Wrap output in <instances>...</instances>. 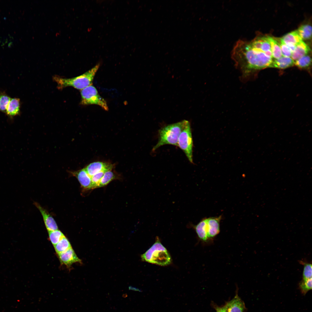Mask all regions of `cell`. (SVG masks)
Here are the masks:
<instances>
[{"label": "cell", "instance_id": "cell-1", "mask_svg": "<svg viewBox=\"0 0 312 312\" xmlns=\"http://www.w3.org/2000/svg\"><path fill=\"white\" fill-rule=\"evenodd\" d=\"M231 57L243 78L247 77L256 70L270 67L273 60L262 51L252 48L249 42L241 40L234 47Z\"/></svg>", "mask_w": 312, "mask_h": 312}, {"label": "cell", "instance_id": "cell-2", "mask_svg": "<svg viewBox=\"0 0 312 312\" xmlns=\"http://www.w3.org/2000/svg\"><path fill=\"white\" fill-rule=\"evenodd\" d=\"M100 65V63H99L87 72L75 77L67 79L55 76L53 77V79L57 83L59 88L72 86L77 89L82 90L92 84L95 75Z\"/></svg>", "mask_w": 312, "mask_h": 312}, {"label": "cell", "instance_id": "cell-3", "mask_svg": "<svg viewBox=\"0 0 312 312\" xmlns=\"http://www.w3.org/2000/svg\"><path fill=\"white\" fill-rule=\"evenodd\" d=\"M186 121L184 120L168 125L160 129L158 132V141L152 151H155L166 144L177 146L179 138Z\"/></svg>", "mask_w": 312, "mask_h": 312}, {"label": "cell", "instance_id": "cell-4", "mask_svg": "<svg viewBox=\"0 0 312 312\" xmlns=\"http://www.w3.org/2000/svg\"><path fill=\"white\" fill-rule=\"evenodd\" d=\"M141 257L143 261L161 266L168 265L172 261L170 255L158 238L154 244Z\"/></svg>", "mask_w": 312, "mask_h": 312}, {"label": "cell", "instance_id": "cell-5", "mask_svg": "<svg viewBox=\"0 0 312 312\" xmlns=\"http://www.w3.org/2000/svg\"><path fill=\"white\" fill-rule=\"evenodd\" d=\"M177 146L183 151L190 162L193 163V140L190 123L187 120L179 136Z\"/></svg>", "mask_w": 312, "mask_h": 312}, {"label": "cell", "instance_id": "cell-6", "mask_svg": "<svg viewBox=\"0 0 312 312\" xmlns=\"http://www.w3.org/2000/svg\"><path fill=\"white\" fill-rule=\"evenodd\" d=\"M81 104L83 105H96L105 110L108 107L106 101L99 94L96 88L91 85L81 91Z\"/></svg>", "mask_w": 312, "mask_h": 312}, {"label": "cell", "instance_id": "cell-7", "mask_svg": "<svg viewBox=\"0 0 312 312\" xmlns=\"http://www.w3.org/2000/svg\"><path fill=\"white\" fill-rule=\"evenodd\" d=\"M222 216L207 218V228L208 238L210 241L213 239L220 232V222Z\"/></svg>", "mask_w": 312, "mask_h": 312}, {"label": "cell", "instance_id": "cell-8", "mask_svg": "<svg viewBox=\"0 0 312 312\" xmlns=\"http://www.w3.org/2000/svg\"><path fill=\"white\" fill-rule=\"evenodd\" d=\"M58 255L61 263L68 267L75 263H82L81 260L78 257L72 248Z\"/></svg>", "mask_w": 312, "mask_h": 312}, {"label": "cell", "instance_id": "cell-9", "mask_svg": "<svg viewBox=\"0 0 312 312\" xmlns=\"http://www.w3.org/2000/svg\"><path fill=\"white\" fill-rule=\"evenodd\" d=\"M70 173L76 178L83 189L86 190L92 189L91 177L85 168L70 172Z\"/></svg>", "mask_w": 312, "mask_h": 312}, {"label": "cell", "instance_id": "cell-10", "mask_svg": "<svg viewBox=\"0 0 312 312\" xmlns=\"http://www.w3.org/2000/svg\"><path fill=\"white\" fill-rule=\"evenodd\" d=\"M34 204L41 213L48 232L58 230V226L55 221L49 213L38 203L35 202Z\"/></svg>", "mask_w": 312, "mask_h": 312}, {"label": "cell", "instance_id": "cell-11", "mask_svg": "<svg viewBox=\"0 0 312 312\" xmlns=\"http://www.w3.org/2000/svg\"><path fill=\"white\" fill-rule=\"evenodd\" d=\"M224 305L226 312H244L246 310L245 304L237 294Z\"/></svg>", "mask_w": 312, "mask_h": 312}, {"label": "cell", "instance_id": "cell-12", "mask_svg": "<svg viewBox=\"0 0 312 312\" xmlns=\"http://www.w3.org/2000/svg\"><path fill=\"white\" fill-rule=\"evenodd\" d=\"M113 166V165L111 164L97 161L90 164L84 168L91 177L94 174L101 171L112 170Z\"/></svg>", "mask_w": 312, "mask_h": 312}, {"label": "cell", "instance_id": "cell-13", "mask_svg": "<svg viewBox=\"0 0 312 312\" xmlns=\"http://www.w3.org/2000/svg\"><path fill=\"white\" fill-rule=\"evenodd\" d=\"M281 38L289 47L292 52L294 50L296 46L302 41V39L297 30L287 34Z\"/></svg>", "mask_w": 312, "mask_h": 312}, {"label": "cell", "instance_id": "cell-14", "mask_svg": "<svg viewBox=\"0 0 312 312\" xmlns=\"http://www.w3.org/2000/svg\"><path fill=\"white\" fill-rule=\"evenodd\" d=\"M206 218L202 219L197 224L193 225L200 240L204 243H208L210 242L207 235Z\"/></svg>", "mask_w": 312, "mask_h": 312}, {"label": "cell", "instance_id": "cell-15", "mask_svg": "<svg viewBox=\"0 0 312 312\" xmlns=\"http://www.w3.org/2000/svg\"><path fill=\"white\" fill-rule=\"evenodd\" d=\"M310 51L309 47L303 41L296 46L292 52L291 58L295 61L302 57L308 54Z\"/></svg>", "mask_w": 312, "mask_h": 312}, {"label": "cell", "instance_id": "cell-16", "mask_svg": "<svg viewBox=\"0 0 312 312\" xmlns=\"http://www.w3.org/2000/svg\"><path fill=\"white\" fill-rule=\"evenodd\" d=\"M294 63L291 57L282 56L278 59L273 60L270 67L284 69L293 66Z\"/></svg>", "mask_w": 312, "mask_h": 312}, {"label": "cell", "instance_id": "cell-17", "mask_svg": "<svg viewBox=\"0 0 312 312\" xmlns=\"http://www.w3.org/2000/svg\"><path fill=\"white\" fill-rule=\"evenodd\" d=\"M20 101L18 98L11 99L8 105L6 112L7 115L12 117L18 115L20 113Z\"/></svg>", "mask_w": 312, "mask_h": 312}, {"label": "cell", "instance_id": "cell-18", "mask_svg": "<svg viewBox=\"0 0 312 312\" xmlns=\"http://www.w3.org/2000/svg\"><path fill=\"white\" fill-rule=\"evenodd\" d=\"M271 43L272 57L273 60L278 59L282 56L281 47L277 40L268 36Z\"/></svg>", "mask_w": 312, "mask_h": 312}, {"label": "cell", "instance_id": "cell-19", "mask_svg": "<svg viewBox=\"0 0 312 312\" xmlns=\"http://www.w3.org/2000/svg\"><path fill=\"white\" fill-rule=\"evenodd\" d=\"M54 246L57 255L72 248L70 242L65 236L63 237Z\"/></svg>", "mask_w": 312, "mask_h": 312}, {"label": "cell", "instance_id": "cell-20", "mask_svg": "<svg viewBox=\"0 0 312 312\" xmlns=\"http://www.w3.org/2000/svg\"><path fill=\"white\" fill-rule=\"evenodd\" d=\"M302 40L310 39L312 36V27L308 24L301 26L297 30Z\"/></svg>", "mask_w": 312, "mask_h": 312}, {"label": "cell", "instance_id": "cell-21", "mask_svg": "<svg viewBox=\"0 0 312 312\" xmlns=\"http://www.w3.org/2000/svg\"><path fill=\"white\" fill-rule=\"evenodd\" d=\"M117 178L115 173L112 170L106 171L102 178L99 185V187H103L108 184L112 181Z\"/></svg>", "mask_w": 312, "mask_h": 312}, {"label": "cell", "instance_id": "cell-22", "mask_svg": "<svg viewBox=\"0 0 312 312\" xmlns=\"http://www.w3.org/2000/svg\"><path fill=\"white\" fill-rule=\"evenodd\" d=\"M294 64L300 68L305 69L309 67L311 63V58L308 54L304 56L294 62Z\"/></svg>", "mask_w": 312, "mask_h": 312}, {"label": "cell", "instance_id": "cell-23", "mask_svg": "<svg viewBox=\"0 0 312 312\" xmlns=\"http://www.w3.org/2000/svg\"><path fill=\"white\" fill-rule=\"evenodd\" d=\"M48 233L49 239L53 246L65 236L58 229L49 232Z\"/></svg>", "mask_w": 312, "mask_h": 312}, {"label": "cell", "instance_id": "cell-24", "mask_svg": "<svg viewBox=\"0 0 312 312\" xmlns=\"http://www.w3.org/2000/svg\"><path fill=\"white\" fill-rule=\"evenodd\" d=\"M299 263L304 265L302 279L307 280L312 278V265L311 263L300 261Z\"/></svg>", "mask_w": 312, "mask_h": 312}, {"label": "cell", "instance_id": "cell-25", "mask_svg": "<svg viewBox=\"0 0 312 312\" xmlns=\"http://www.w3.org/2000/svg\"><path fill=\"white\" fill-rule=\"evenodd\" d=\"M299 287L302 293L305 295L312 289V278L307 280H303L299 284Z\"/></svg>", "mask_w": 312, "mask_h": 312}, {"label": "cell", "instance_id": "cell-26", "mask_svg": "<svg viewBox=\"0 0 312 312\" xmlns=\"http://www.w3.org/2000/svg\"><path fill=\"white\" fill-rule=\"evenodd\" d=\"M10 99V97L4 93L0 94V111L6 112Z\"/></svg>", "mask_w": 312, "mask_h": 312}, {"label": "cell", "instance_id": "cell-27", "mask_svg": "<svg viewBox=\"0 0 312 312\" xmlns=\"http://www.w3.org/2000/svg\"><path fill=\"white\" fill-rule=\"evenodd\" d=\"M106 171H101L96 173L91 177V179L92 189L99 187L100 181L105 172Z\"/></svg>", "mask_w": 312, "mask_h": 312}, {"label": "cell", "instance_id": "cell-28", "mask_svg": "<svg viewBox=\"0 0 312 312\" xmlns=\"http://www.w3.org/2000/svg\"><path fill=\"white\" fill-rule=\"evenodd\" d=\"M277 40L281 47L282 56L291 57L292 52L289 47L284 42L281 38Z\"/></svg>", "mask_w": 312, "mask_h": 312}, {"label": "cell", "instance_id": "cell-29", "mask_svg": "<svg viewBox=\"0 0 312 312\" xmlns=\"http://www.w3.org/2000/svg\"><path fill=\"white\" fill-rule=\"evenodd\" d=\"M213 307L216 310V312H226L224 305L219 307L215 304H213Z\"/></svg>", "mask_w": 312, "mask_h": 312}]
</instances>
